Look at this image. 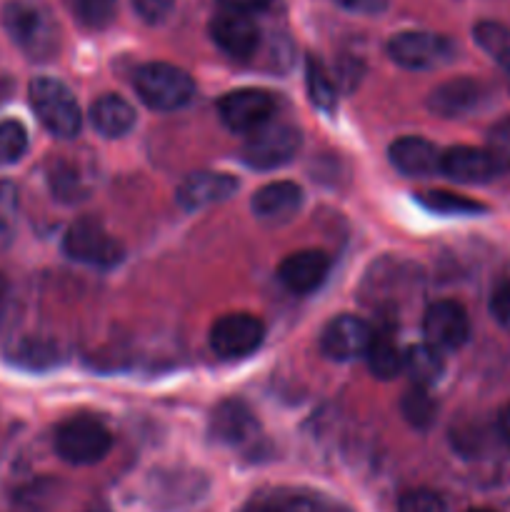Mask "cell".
<instances>
[{"mask_svg":"<svg viewBox=\"0 0 510 512\" xmlns=\"http://www.w3.org/2000/svg\"><path fill=\"white\" fill-rule=\"evenodd\" d=\"M503 165L498 163L488 148H473V145H455L440 153V173L455 183H488L498 178Z\"/></svg>","mask_w":510,"mask_h":512,"instance_id":"13","label":"cell"},{"mask_svg":"<svg viewBox=\"0 0 510 512\" xmlns=\"http://www.w3.org/2000/svg\"><path fill=\"white\" fill-rule=\"evenodd\" d=\"M258 433V418L248 403L238 398H228L215 405L210 415V435L223 445H243Z\"/></svg>","mask_w":510,"mask_h":512,"instance_id":"18","label":"cell"},{"mask_svg":"<svg viewBox=\"0 0 510 512\" xmlns=\"http://www.w3.org/2000/svg\"><path fill=\"white\" fill-rule=\"evenodd\" d=\"M63 250L75 263L90 268H115L125 258V248L98 220L80 218L65 230Z\"/></svg>","mask_w":510,"mask_h":512,"instance_id":"6","label":"cell"},{"mask_svg":"<svg viewBox=\"0 0 510 512\" xmlns=\"http://www.w3.org/2000/svg\"><path fill=\"white\" fill-rule=\"evenodd\" d=\"M418 203L425 210L438 215H475L483 213L485 205L465 195L448 193V190H430V193H418Z\"/></svg>","mask_w":510,"mask_h":512,"instance_id":"25","label":"cell"},{"mask_svg":"<svg viewBox=\"0 0 510 512\" xmlns=\"http://www.w3.org/2000/svg\"><path fill=\"white\" fill-rule=\"evenodd\" d=\"M498 433L505 443H510V403L503 405L498 413Z\"/></svg>","mask_w":510,"mask_h":512,"instance_id":"39","label":"cell"},{"mask_svg":"<svg viewBox=\"0 0 510 512\" xmlns=\"http://www.w3.org/2000/svg\"><path fill=\"white\" fill-rule=\"evenodd\" d=\"M425 343L438 350H458L468 343L470 320L468 313L455 300H438L423 315Z\"/></svg>","mask_w":510,"mask_h":512,"instance_id":"12","label":"cell"},{"mask_svg":"<svg viewBox=\"0 0 510 512\" xmlns=\"http://www.w3.org/2000/svg\"><path fill=\"white\" fill-rule=\"evenodd\" d=\"M400 410H403V418L408 420L413 428L423 430L435 420L438 405H435L433 398L428 395V388L413 385V388L403 395V400H400Z\"/></svg>","mask_w":510,"mask_h":512,"instance_id":"28","label":"cell"},{"mask_svg":"<svg viewBox=\"0 0 510 512\" xmlns=\"http://www.w3.org/2000/svg\"><path fill=\"white\" fill-rule=\"evenodd\" d=\"M488 150L498 158V163L503 165V168L510 163V120H503L498 128H493Z\"/></svg>","mask_w":510,"mask_h":512,"instance_id":"36","label":"cell"},{"mask_svg":"<svg viewBox=\"0 0 510 512\" xmlns=\"http://www.w3.org/2000/svg\"><path fill=\"white\" fill-rule=\"evenodd\" d=\"M50 188H53V195L63 203H78V200L88 198V188L83 185V178L75 168L70 165L58 163L48 175Z\"/></svg>","mask_w":510,"mask_h":512,"instance_id":"30","label":"cell"},{"mask_svg":"<svg viewBox=\"0 0 510 512\" xmlns=\"http://www.w3.org/2000/svg\"><path fill=\"white\" fill-rule=\"evenodd\" d=\"M28 95L43 128L50 130L55 138L68 140L80 133L83 113H80L78 100L68 85L60 83L58 78H50V75H38L30 83Z\"/></svg>","mask_w":510,"mask_h":512,"instance_id":"2","label":"cell"},{"mask_svg":"<svg viewBox=\"0 0 510 512\" xmlns=\"http://www.w3.org/2000/svg\"><path fill=\"white\" fill-rule=\"evenodd\" d=\"M0 25L13 40L15 48L30 60H50L60 48L58 23L35 0H5L0 8Z\"/></svg>","mask_w":510,"mask_h":512,"instance_id":"1","label":"cell"},{"mask_svg":"<svg viewBox=\"0 0 510 512\" xmlns=\"http://www.w3.org/2000/svg\"><path fill=\"white\" fill-rule=\"evenodd\" d=\"M73 8L85 28L98 30L113 23L115 10H118V0H75Z\"/></svg>","mask_w":510,"mask_h":512,"instance_id":"31","label":"cell"},{"mask_svg":"<svg viewBox=\"0 0 510 512\" xmlns=\"http://www.w3.org/2000/svg\"><path fill=\"white\" fill-rule=\"evenodd\" d=\"M300 205H303V190L293 180H275V183L263 185L260 190H255L253 200H250L255 218L270 225L288 223L290 218H295Z\"/></svg>","mask_w":510,"mask_h":512,"instance_id":"17","label":"cell"},{"mask_svg":"<svg viewBox=\"0 0 510 512\" xmlns=\"http://www.w3.org/2000/svg\"><path fill=\"white\" fill-rule=\"evenodd\" d=\"M265 325L258 315L230 313L215 320L210 328V348L218 358L238 360L248 358L250 353L263 345Z\"/></svg>","mask_w":510,"mask_h":512,"instance_id":"8","label":"cell"},{"mask_svg":"<svg viewBox=\"0 0 510 512\" xmlns=\"http://www.w3.org/2000/svg\"><path fill=\"white\" fill-rule=\"evenodd\" d=\"M210 38L230 58H248L260 43V30L250 15L223 10L210 20Z\"/></svg>","mask_w":510,"mask_h":512,"instance_id":"16","label":"cell"},{"mask_svg":"<svg viewBox=\"0 0 510 512\" xmlns=\"http://www.w3.org/2000/svg\"><path fill=\"white\" fill-rule=\"evenodd\" d=\"M20 195L10 180H0V253L13 245L18 233Z\"/></svg>","mask_w":510,"mask_h":512,"instance_id":"27","label":"cell"},{"mask_svg":"<svg viewBox=\"0 0 510 512\" xmlns=\"http://www.w3.org/2000/svg\"><path fill=\"white\" fill-rule=\"evenodd\" d=\"M300 145H303V135L295 125L268 120L248 133L240 148V160L253 170H275L288 165L300 153Z\"/></svg>","mask_w":510,"mask_h":512,"instance_id":"4","label":"cell"},{"mask_svg":"<svg viewBox=\"0 0 510 512\" xmlns=\"http://www.w3.org/2000/svg\"><path fill=\"white\" fill-rule=\"evenodd\" d=\"M340 8L360 15H378L388 8V0H335Z\"/></svg>","mask_w":510,"mask_h":512,"instance_id":"37","label":"cell"},{"mask_svg":"<svg viewBox=\"0 0 510 512\" xmlns=\"http://www.w3.org/2000/svg\"><path fill=\"white\" fill-rule=\"evenodd\" d=\"M5 295H8V280H5V275L0 273V308H3L5 303Z\"/></svg>","mask_w":510,"mask_h":512,"instance_id":"40","label":"cell"},{"mask_svg":"<svg viewBox=\"0 0 510 512\" xmlns=\"http://www.w3.org/2000/svg\"><path fill=\"white\" fill-rule=\"evenodd\" d=\"M405 373L410 375L413 385L430 388V385H435L443 378L445 360L435 345H410V348L405 350Z\"/></svg>","mask_w":510,"mask_h":512,"instance_id":"21","label":"cell"},{"mask_svg":"<svg viewBox=\"0 0 510 512\" xmlns=\"http://www.w3.org/2000/svg\"><path fill=\"white\" fill-rule=\"evenodd\" d=\"M3 95H5V90H3V88H0V100H3Z\"/></svg>","mask_w":510,"mask_h":512,"instance_id":"42","label":"cell"},{"mask_svg":"<svg viewBox=\"0 0 510 512\" xmlns=\"http://www.w3.org/2000/svg\"><path fill=\"white\" fill-rule=\"evenodd\" d=\"M490 315L498 320L503 328H510V280L500 283L490 295Z\"/></svg>","mask_w":510,"mask_h":512,"instance_id":"35","label":"cell"},{"mask_svg":"<svg viewBox=\"0 0 510 512\" xmlns=\"http://www.w3.org/2000/svg\"><path fill=\"white\" fill-rule=\"evenodd\" d=\"M473 38L475 43L500 65V68L510 73V30L505 28V25L485 20V23L475 25Z\"/></svg>","mask_w":510,"mask_h":512,"instance_id":"24","label":"cell"},{"mask_svg":"<svg viewBox=\"0 0 510 512\" xmlns=\"http://www.w3.org/2000/svg\"><path fill=\"white\" fill-rule=\"evenodd\" d=\"M305 85H308L310 103L315 108L328 115L335 113V108H338V90H335L333 78H330V73L318 58H308V65H305Z\"/></svg>","mask_w":510,"mask_h":512,"instance_id":"23","label":"cell"},{"mask_svg":"<svg viewBox=\"0 0 510 512\" xmlns=\"http://www.w3.org/2000/svg\"><path fill=\"white\" fill-rule=\"evenodd\" d=\"M275 108H278V100L270 90L263 88L230 90L218 100L220 120L233 133H253L255 128L273 120Z\"/></svg>","mask_w":510,"mask_h":512,"instance_id":"9","label":"cell"},{"mask_svg":"<svg viewBox=\"0 0 510 512\" xmlns=\"http://www.w3.org/2000/svg\"><path fill=\"white\" fill-rule=\"evenodd\" d=\"M133 8L140 20L155 25V23H163V20L173 13L175 0H133Z\"/></svg>","mask_w":510,"mask_h":512,"instance_id":"34","label":"cell"},{"mask_svg":"<svg viewBox=\"0 0 510 512\" xmlns=\"http://www.w3.org/2000/svg\"><path fill=\"white\" fill-rule=\"evenodd\" d=\"M113 448V435L100 420L75 415L55 430V453L70 465H95Z\"/></svg>","mask_w":510,"mask_h":512,"instance_id":"5","label":"cell"},{"mask_svg":"<svg viewBox=\"0 0 510 512\" xmlns=\"http://www.w3.org/2000/svg\"><path fill=\"white\" fill-rule=\"evenodd\" d=\"M240 512H323V508L315 500L293 495V498L268 500V503H250L248 508Z\"/></svg>","mask_w":510,"mask_h":512,"instance_id":"33","label":"cell"},{"mask_svg":"<svg viewBox=\"0 0 510 512\" xmlns=\"http://www.w3.org/2000/svg\"><path fill=\"white\" fill-rule=\"evenodd\" d=\"M135 93L148 108L170 113L188 105L195 95V83L183 68L170 63H145L133 75Z\"/></svg>","mask_w":510,"mask_h":512,"instance_id":"3","label":"cell"},{"mask_svg":"<svg viewBox=\"0 0 510 512\" xmlns=\"http://www.w3.org/2000/svg\"><path fill=\"white\" fill-rule=\"evenodd\" d=\"M468 512H493V510H485V508H475V510H468Z\"/></svg>","mask_w":510,"mask_h":512,"instance_id":"41","label":"cell"},{"mask_svg":"<svg viewBox=\"0 0 510 512\" xmlns=\"http://www.w3.org/2000/svg\"><path fill=\"white\" fill-rule=\"evenodd\" d=\"M223 5V10H230V13H243V15H255L260 10L268 8L273 0H218Z\"/></svg>","mask_w":510,"mask_h":512,"instance_id":"38","label":"cell"},{"mask_svg":"<svg viewBox=\"0 0 510 512\" xmlns=\"http://www.w3.org/2000/svg\"><path fill=\"white\" fill-rule=\"evenodd\" d=\"M10 358H13V363H18L20 368L28 370L53 368V365L58 363V345L50 343V340L28 338L10 353Z\"/></svg>","mask_w":510,"mask_h":512,"instance_id":"26","label":"cell"},{"mask_svg":"<svg viewBox=\"0 0 510 512\" xmlns=\"http://www.w3.org/2000/svg\"><path fill=\"white\" fill-rule=\"evenodd\" d=\"M365 360H368L370 373L378 380H395L400 373H405V353L388 335H375Z\"/></svg>","mask_w":510,"mask_h":512,"instance_id":"22","label":"cell"},{"mask_svg":"<svg viewBox=\"0 0 510 512\" xmlns=\"http://www.w3.org/2000/svg\"><path fill=\"white\" fill-rule=\"evenodd\" d=\"M398 512H445V500L435 490L415 488L400 495Z\"/></svg>","mask_w":510,"mask_h":512,"instance_id":"32","label":"cell"},{"mask_svg":"<svg viewBox=\"0 0 510 512\" xmlns=\"http://www.w3.org/2000/svg\"><path fill=\"white\" fill-rule=\"evenodd\" d=\"M240 188L238 178L228 173H213V170H198L190 173L183 183L175 190L180 208L185 210H200L208 205L223 203L228 200L235 190Z\"/></svg>","mask_w":510,"mask_h":512,"instance_id":"14","label":"cell"},{"mask_svg":"<svg viewBox=\"0 0 510 512\" xmlns=\"http://www.w3.org/2000/svg\"><path fill=\"white\" fill-rule=\"evenodd\" d=\"M90 123H93V128L98 130L103 138H123V135H128L130 130H133L135 110L133 105L125 98H120V95L105 93L90 105Z\"/></svg>","mask_w":510,"mask_h":512,"instance_id":"20","label":"cell"},{"mask_svg":"<svg viewBox=\"0 0 510 512\" xmlns=\"http://www.w3.org/2000/svg\"><path fill=\"white\" fill-rule=\"evenodd\" d=\"M388 55L393 63L408 70L443 68L453 60L455 45L445 35L425 33V30H403L388 43Z\"/></svg>","mask_w":510,"mask_h":512,"instance_id":"7","label":"cell"},{"mask_svg":"<svg viewBox=\"0 0 510 512\" xmlns=\"http://www.w3.org/2000/svg\"><path fill=\"white\" fill-rule=\"evenodd\" d=\"M388 158L405 178H428L435 170H440V150L418 135H405L395 140L388 150Z\"/></svg>","mask_w":510,"mask_h":512,"instance_id":"19","label":"cell"},{"mask_svg":"<svg viewBox=\"0 0 510 512\" xmlns=\"http://www.w3.org/2000/svg\"><path fill=\"white\" fill-rule=\"evenodd\" d=\"M488 100V88L475 78H453L430 90L428 110L438 118H468Z\"/></svg>","mask_w":510,"mask_h":512,"instance_id":"11","label":"cell"},{"mask_svg":"<svg viewBox=\"0 0 510 512\" xmlns=\"http://www.w3.org/2000/svg\"><path fill=\"white\" fill-rule=\"evenodd\" d=\"M28 130L20 120H0V165H15L28 153Z\"/></svg>","mask_w":510,"mask_h":512,"instance_id":"29","label":"cell"},{"mask_svg":"<svg viewBox=\"0 0 510 512\" xmlns=\"http://www.w3.org/2000/svg\"><path fill=\"white\" fill-rule=\"evenodd\" d=\"M375 333L363 318L358 315H340L325 325L320 335V350L325 358L335 363H348V360L365 358Z\"/></svg>","mask_w":510,"mask_h":512,"instance_id":"10","label":"cell"},{"mask_svg":"<svg viewBox=\"0 0 510 512\" xmlns=\"http://www.w3.org/2000/svg\"><path fill=\"white\" fill-rule=\"evenodd\" d=\"M330 273V258L323 250H298L280 260L278 280L295 295L313 293Z\"/></svg>","mask_w":510,"mask_h":512,"instance_id":"15","label":"cell"}]
</instances>
